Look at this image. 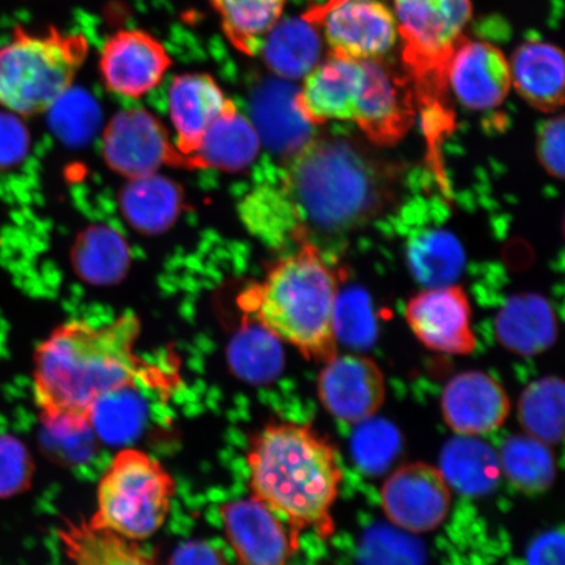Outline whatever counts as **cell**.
<instances>
[{
    "mask_svg": "<svg viewBox=\"0 0 565 565\" xmlns=\"http://www.w3.org/2000/svg\"><path fill=\"white\" fill-rule=\"evenodd\" d=\"M141 323L126 313L95 328L73 321L56 328L34 353L33 385L42 423L53 434H83L106 395L134 387L141 373L136 343Z\"/></svg>",
    "mask_w": 565,
    "mask_h": 565,
    "instance_id": "1",
    "label": "cell"
},
{
    "mask_svg": "<svg viewBox=\"0 0 565 565\" xmlns=\"http://www.w3.org/2000/svg\"><path fill=\"white\" fill-rule=\"evenodd\" d=\"M391 168L344 137L312 138L294 153L286 175L298 237L341 236L363 227L393 196Z\"/></svg>",
    "mask_w": 565,
    "mask_h": 565,
    "instance_id": "2",
    "label": "cell"
},
{
    "mask_svg": "<svg viewBox=\"0 0 565 565\" xmlns=\"http://www.w3.org/2000/svg\"><path fill=\"white\" fill-rule=\"evenodd\" d=\"M247 465L254 497L287 522L296 545L302 530L333 534L342 470L333 445L312 427L270 424L253 440Z\"/></svg>",
    "mask_w": 565,
    "mask_h": 565,
    "instance_id": "3",
    "label": "cell"
},
{
    "mask_svg": "<svg viewBox=\"0 0 565 565\" xmlns=\"http://www.w3.org/2000/svg\"><path fill=\"white\" fill-rule=\"evenodd\" d=\"M335 274L321 252L303 242L299 252L279 260L259 285L243 295L242 307L280 341L318 363L337 356L333 313Z\"/></svg>",
    "mask_w": 565,
    "mask_h": 565,
    "instance_id": "4",
    "label": "cell"
},
{
    "mask_svg": "<svg viewBox=\"0 0 565 565\" xmlns=\"http://www.w3.org/2000/svg\"><path fill=\"white\" fill-rule=\"evenodd\" d=\"M88 52L83 34L18 28L0 47V105L26 117L51 109L73 86Z\"/></svg>",
    "mask_w": 565,
    "mask_h": 565,
    "instance_id": "5",
    "label": "cell"
},
{
    "mask_svg": "<svg viewBox=\"0 0 565 565\" xmlns=\"http://www.w3.org/2000/svg\"><path fill=\"white\" fill-rule=\"evenodd\" d=\"M175 483L157 459L139 449L118 451L97 489V510L88 524L130 541L150 539L164 525Z\"/></svg>",
    "mask_w": 565,
    "mask_h": 565,
    "instance_id": "6",
    "label": "cell"
},
{
    "mask_svg": "<svg viewBox=\"0 0 565 565\" xmlns=\"http://www.w3.org/2000/svg\"><path fill=\"white\" fill-rule=\"evenodd\" d=\"M471 13V0H394L398 31L416 73L429 71L445 82V66Z\"/></svg>",
    "mask_w": 565,
    "mask_h": 565,
    "instance_id": "7",
    "label": "cell"
},
{
    "mask_svg": "<svg viewBox=\"0 0 565 565\" xmlns=\"http://www.w3.org/2000/svg\"><path fill=\"white\" fill-rule=\"evenodd\" d=\"M103 151L106 164L131 180L157 173L164 164L185 167L164 125L146 109L125 110L113 117L104 131Z\"/></svg>",
    "mask_w": 565,
    "mask_h": 565,
    "instance_id": "8",
    "label": "cell"
},
{
    "mask_svg": "<svg viewBox=\"0 0 565 565\" xmlns=\"http://www.w3.org/2000/svg\"><path fill=\"white\" fill-rule=\"evenodd\" d=\"M321 20L333 55L374 61L397 44V19L381 0H334Z\"/></svg>",
    "mask_w": 565,
    "mask_h": 565,
    "instance_id": "9",
    "label": "cell"
},
{
    "mask_svg": "<svg viewBox=\"0 0 565 565\" xmlns=\"http://www.w3.org/2000/svg\"><path fill=\"white\" fill-rule=\"evenodd\" d=\"M381 501L392 524L422 534L433 532L447 519L451 493L439 469L415 462L402 466L386 479Z\"/></svg>",
    "mask_w": 565,
    "mask_h": 565,
    "instance_id": "10",
    "label": "cell"
},
{
    "mask_svg": "<svg viewBox=\"0 0 565 565\" xmlns=\"http://www.w3.org/2000/svg\"><path fill=\"white\" fill-rule=\"evenodd\" d=\"M406 318L429 350L470 355L477 349L468 295L459 286L428 288L408 301Z\"/></svg>",
    "mask_w": 565,
    "mask_h": 565,
    "instance_id": "11",
    "label": "cell"
},
{
    "mask_svg": "<svg viewBox=\"0 0 565 565\" xmlns=\"http://www.w3.org/2000/svg\"><path fill=\"white\" fill-rule=\"evenodd\" d=\"M318 395L324 409L338 420L359 424L373 418L386 395L385 377L373 360L335 356L318 377Z\"/></svg>",
    "mask_w": 565,
    "mask_h": 565,
    "instance_id": "12",
    "label": "cell"
},
{
    "mask_svg": "<svg viewBox=\"0 0 565 565\" xmlns=\"http://www.w3.org/2000/svg\"><path fill=\"white\" fill-rule=\"evenodd\" d=\"M164 45L143 31H119L105 42L100 73L106 88L139 98L157 88L172 67Z\"/></svg>",
    "mask_w": 565,
    "mask_h": 565,
    "instance_id": "13",
    "label": "cell"
},
{
    "mask_svg": "<svg viewBox=\"0 0 565 565\" xmlns=\"http://www.w3.org/2000/svg\"><path fill=\"white\" fill-rule=\"evenodd\" d=\"M222 518L238 565H287L298 548L278 515L256 497L223 505Z\"/></svg>",
    "mask_w": 565,
    "mask_h": 565,
    "instance_id": "14",
    "label": "cell"
},
{
    "mask_svg": "<svg viewBox=\"0 0 565 565\" xmlns=\"http://www.w3.org/2000/svg\"><path fill=\"white\" fill-rule=\"evenodd\" d=\"M458 102L472 110H489L504 103L512 86L510 62L482 41L459 42L445 66Z\"/></svg>",
    "mask_w": 565,
    "mask_h": 565,
    "instance_id": "15",
    "label": "cell"
},
{
    "mask_svg": "<svg viewBox=\"0 0 565 565\" xmlns=\"http://www.w3.org/2000/svg\"><path fill=\"white\" fill-rule=\"evenodd\" d=\"M363 61L331 55L310 71L295 96L296 109L306 121H353L363 84Z\"/></svg>",
    "mask_w": 565,
    "mask_h": 565,
    "instance_id": "16",
    "label": "cell"
},
{
    "mask_svg": "<svg viewBox=\"0 0 565 565\" xmlns=\"http://www.w3.org/2000/svg\"><path fill=\"white\" fill-rule=\"evenodd\" d=\"M236 105L207 74L175 76L169 89V113L177 134L175 150L192 158L218 119L236 111Z\"/></svg>",
    "mask_w": 565,
    "mask_h": 565,
    "instance_id": "17",
    "label": "cell"
},
{
    "mask_svg": "<svg viewBox=\"0 0 565 565\" xmlns=\"http://www.w3.org/2000/svg\"><path fill=\"white\" fill-rule=\"evenodd\" d=\"M441 409L445 422L457 435L493 433L508 419L511 401L505 388L484 372H465L444 388Z\"/></svg>",
    "mask_w": 565,
    "mask_h": 565,
    "instance_id": "18",
    "label": "cell"
},
{
    "mask_svg": "<svg viewBox=\"0 0 565 565\" xmlns=\"http://www.w3.org/2000/svg\"><path fill=\"white\" fill-rule=\"evenodd\" d=\"M355 121L366 138L379 146H393L414 122V108L401 84L377 60L363 61Z\"/></svg>",
    "mask_w": 565,
    "mask_h": 565,
    "instance_id": "19",
    "label": "cell"
},
{
    "mask_svg": "<svg viewBox=\"0 0 565 565\" xmlns=\"http://www.w3.org/2000/svg\"><path fill=\"white\" fill-rule=\"evenodd\" d=\"M501 345L520 356H536L553 348L557 338L556 315L541 295H515L497 317Z\"/></svg>",
    "mask_w": 565,
    "mask_h": 565,
    "instance_id": "20",
    "label": "cell"
},
{
    "mask_svg": "<svg viewBox=\"0 0 565 565\" xmlns=\"http://www.w3.org/2000/svg\"><path fill=\"white\" fill-rule=\"evenodd\" d=\"M512 84L535 109L554 113L564 104V58L561 49L543 41H529L510 63Z\"/></svg>",
    "mask_w": 565,
    "mask_h": 565,
    "instance_id": "21",
    "label": "cell"
},
{
    "mask_svg": "<svg viewBox=\"0 0 565 565\" xmlns=\"http://www.w3.org/2000/svg\"><path fill=\"white\" fill-rule=\"evenodd\" d=\"M259 53L274 74L288 81L302 79L320 63L321 34L313 20H279L266 35Z\"/></svg>",
    "mask_w": 565,
    "mask_h": 565,
    "instance_id": "22",
    "label": "cell"
},
{
    "mask_svg": "<svg viewBox=\"0 0 565 565\" xmlns=\"http://www.w3.org/2000/svg\"><path fill=\"white\" fill-rule=\"evenodd\" d=\"M440 471L456 491L468 497H483L499 483L500 459L489 444L459 435L445 444Z\"/></svg>",
    "mask_w": 565,
    "mask_h": 565,
    "instance_id": "23",
    "label": "cell"
},
{
    "mask_svg": "<svg viewBox=\"0 0 565 565\" xmlns=\"http://www.w3.org/2000/svg\"><path fill=\"white\" fill-rule=\"evenodd\" d=\"M259 147L256 127L237 110L232 111L211 127L186 167L239 171L257 158Z\"/></svg>",
    "mask_w": 565,
    "mask_h": 565,
    "instance_id": "24",
    "label": "cell"
},
{
    "mask_svg": "<svg viewBox=\"0 0 565 565\" xmlns=\"http://www.w3.org/2000/svg\"><path fill=\"white\" fill-rule=\"evenodd\" d=\"M407 260L416 280L435 288L456 281L462 274L466 259L463 247L454 233L426 228L409 236Z\"/></svg>",
    "mask_w": 565,
    "mask_h": 565,
    "instance_id": "25",
    "label": "cell"
},
{
    "mask_svg": "<svg viewBox=\"0 0 565 565\" xmlns=\"http://www.w3.org/2000/svg\"><path fill=\"white\" fill-rule=\"evenodd\" d=\"M181 201L179 186L157 173L132 179L121 194L127 222L145 233L171 227L179 216Z\"/></svg>",
    "mask_w": 565,
    "mask_h": 565,
    "instance_id": "26",
    "label": "cell"
},
{
    "mask_svg": "<svg viewBox=\"0 0 565 565\" xmlns=\"http://www.w3.org/2000/svg\"><path fill=\"white\" fill-rule=\"evenodd\" d=\"M61 539L74 565H157L136 541L92 527L88 521L68 524Z\"/></svg>",
    "mask_w": 565,
    "mask_h": 565,
    "instance_id": "27",
    "label": "cell"
},
{
    "mask_svg": "<svg viewBox=\"0 0 565 565\" xmlns=\"http://www.w3.org/2000/svg\"><path fill=\"white\" fill-rule=\"evenodd\" d=\"M224 34L237 51L260 52L268 32L281 18L286 0H211Z\"/></svg>",
    "mask_w": 565,
    "mask_h": 565,
    "instance_id": "28",
    "label": "cell"
},
{
    "mask_svg": "<svg viewBox=\"0 0 565 565\" xmlns=\"http://www.w3.org/2000/svg\"><path fill=\"white\" fill-rule=\"evenodd\" d=\"M280 339L259 322L245 324L230 344V363L239 379L250 384H268L285 369Z\"/></svg>",
    "mask_w": 565,
    "mask_h": 565,
    "instance_id": "29",
    "label": "cell"
},
{
    "mask_svg": "<svg viewBox=\"0 0 565 565\" xmlns=\"http://www.w3.org/2000/svg\"><path fill=\"white\" fill-rule=\"evenodd\" d=\"M74 265L92 285H111L121 280L129 267V247L116 231L92 227L77 238Z\"/></svg>",
    "mask_w": 565,
    "mask_h": 565,
    "instance_id": "30",
    "label": "cell"
},
{
    "mask_svg": "<svg viewBox=\"0 0 565 565\" xmlns=\"http://www.w3.org/2000/svg\"><path fill=\"white\" fill-rule=\"evenodd\" d=\"M501 471L526 493L545 492L553 486L556 463L548 445L529 435L510 437L499 456Z\"/></svg>",
    "mask_w": 565,
    "mask_h": 565,
    "instance_id": "31",
    "label": "cell"
},
{
    "mask_svg": "<svg viewBox=\"0 0 565 565\" xmlns=\"http://www.w3.org/2000/svg\"><path fill=\"white\" fill-rule=\"evenodd\" d=\"M565 387L559 377H543L521 394L519 419L529 436L556 445L564 435Z\"/></svg>",
    "mask_w": 565,
    "mask_h": 565,
    "instance_id": "32",
    "label": "cell"
},
{
    "mask_svg": "<svg viewBox=\"0 0 565 565\" xmlns=\"http://www.w3.org/2000/svg\"><path fill=\"white\" fill-rule=\"evenodd\" d=\"M337 341L351 349H371L377 339V318L370 295L359 287H349L337 295L333 313Z\"/></svg>",
    "mask_w": 565,
    "mask_h": 565,
    "instance_id": "33",
    "label": "cell"
},
{
    "mask_svg": "<svg viewBox=\"0 0 565 565\" xmlns=\"http://www.w3.org/2000/svg\"><path fill=\"white\" fill-rule=\"evenodd\" d=\"M402 450L399 429L385 419H366L358 424L351 439V451L356 465L366 475H383Z\"/></svg>",
    "mask_w": 565,
    "mask_h": 565,
    "instance_id": "34",
    "label": "cell"
},
{
    "mask_svg": "<svg viewBox=\"0 0 565 565\" xmlns=\"http://www.w3.org/2000/svg\"><path fill=\"white\" fill-rule=\"evenodd\" d=\"M359 565H426V550L405 530L374 525L360 542Z\"/></svg>",
    "mask_w": 565,
    "mask_h": 565,
    "instance_id": "35",
    "label": "cell"
},
{
    "mask_svg": "<svg viewBox=\"0 0 565 565\" xmlns=\"http://www.w3.org/2000/svg\"><path fill=\"white\" fill-rule=\"evenodd\" d=\"M145 408L136 386L106 395L94 409L90 427H95L104 441L121 444L137 435L143 420Z\"/></svg>",
    "mask_w": 565,
    "mask_h": 565,
    "instance_id": "36",
    "label": "cell"
},
{
    "mask_svg": "<svg viewBox=\"0 0 565 565\" xmlns=\"http://www.w3.org/2000/svg\"><path fill=\"white\" fill-rule=\"evenodd\" d=\"M298 90L288 86L273 87L267 94L265 106V121L268 139L275 146L296 152L307 145L312 131V125L302 118L296 109L295 96Z\"/></svg>",
    "mask_w": 565,
    "mask_h": 565,
    "instance_id": "37",
    "label": "cell"
},
{
    "mask_svg": "<svg viewBox=\"0 0 565 565\" xmlns=\"http://www.w3.org/2000/svg\"><path fill=\"white\" fill-rule=\"evenodd\" d=\"M33 461L15 437L0 436V498H10L31 486Z\"/></svg>",
    "mask_w": 565,
    "mask_h": 565,
    "instance_id": "38",
    "label": "cell"
},
{
    "mask_svg": "<svg viewBox=\"0 0 565 565\" xmlns=\"http://www.w3.org/2000/svg\"><path fill=\"white\" fill-rule=\"evenodd\" d=\"M536 154L545 171L555 177L564 179V117L547 119L540 127L539 139H536Z\"/></svg>",
    "mask_w": 565,
    "mask_h": 565,
    "instance_id": "39",
    "label": "cell"
},
{
    "mask_svg": "<svg viewBox=\"0 0 565 565\" xmlns=\"http://www.w3.org/2000/svg\"><path fill=\"white\" fill-rule=\"evenodd\" d=\"M527 565H564V535L547 532L536 539L527 550Z\"/></svg>",
    "mask_w": 565,
    "mask_h": 565,
    "instance_id": "40",
    "label": "cell"
},
{
    "mask_svg": "<svg viewBox=\"0 0 565 565\" xmlns=\"http://www.w3.org/2000/svg\"><path fill=\"white\" fill-rule=\"evenodd\" d=\"M169 565H228V563L215 546L194 541L177 548Z\"/></svg>",
    "mask_w": 565,
    "mask_h": 565,
    "instance_id": "41",
    "label": "cell"
}]
</instances>
